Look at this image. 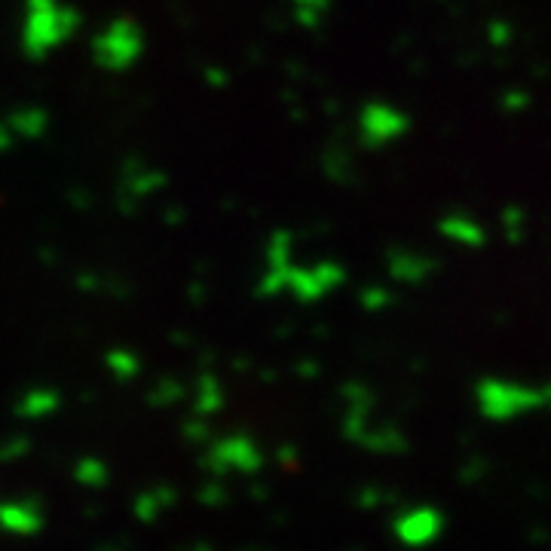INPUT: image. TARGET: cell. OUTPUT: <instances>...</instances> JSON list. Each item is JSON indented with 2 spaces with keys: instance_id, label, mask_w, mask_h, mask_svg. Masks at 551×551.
Returning <instances> with one entry per match:
<instances>
[{
  "instance_id": "obj_1",
  "label": "cell",
  "mask_w": 551,
  "mask_h": 551,
  "mask_svg": "<svg viewBox=\"0 0 551 551\" xmlns=\"http://www.w3.org/2000/svg\"><path fill=\"white\" fill-rule=\"evenodd\" d=\"M77 31V13L59 0H28L25 4V28H22V49L40 62L46 53H53Z\"/></svg>"
},
{
  "instance_id": "obj_2",
  "label": "cell",
  "mask_w": 551,
  "mask_h": 551,
  "mask_svg": "<svg viewBox=\"0 0 551 551\" xmlns=\"http://www.w3.org/2000/svg\"><path fill=\"white\" fill-rule=\"evenodd\" d=\"M144 46L147 40L141 25L129 16H120L92 40V59L105 71H123L144 56Z\"/></svg>"
}]
</instances>
